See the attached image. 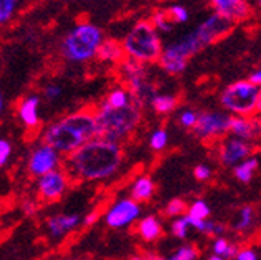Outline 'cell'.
Wrapping results in <instances>:
<instances>
[{"mask_svg": "<svg viewBox=\"0 0 261 260\" xmlns=\"http://www.w3.org/2000/svg\"><path fill=\"white\" fill-rule=\"evenodd\" d=\"M123 147L120 142L93 137L65 157V173L75 182L107 180L120 171L123 164Z\"/></svg>", "mask_w": 261, "mask_h": 260, "instance_id": "cell-1", "label": "cell"}, {"mask_svg": "<svg viewBox=\"0 0 261 260\" xmlns=\"http://www.w3.org/2000/svg\"><path fill=\"white\" fill-rule=\"evenodd\" d=\"M97 136L94 110H78L51 123L43 133V142L56 149L61 155L82 147L85 142Z\"/></svg>", "mask_w": 261, "mask_h": 260, "instance_id": "cell-2", "label": "cell"}, {"mask_svg": "<svg viewBox=\"0 0 261 260\" xmlns=\"http://www.w3.org/2000/svg\"><path fill=\"white\" fill-rule=\"evenodd\" d=\"M140 104L136 101L123 107H112L102 102V106L94 110L97 136L113 142H123L133 134L142 120Z\"/></svg>", "mask_w": 261, "mask_h": 260, "instance_id": "cell-3", "label": "cell"}, {"mask_svg": "<svg viewBox=\"0 0 261 260\" xmlns=\"http://www.w3.org/2000/svg\"><path fill=\"white\" fill-rule=\"evenodd\" d=\"M124 56L143 64L158 61L163 43L160 32L150 21H139L133 26L121 43Z\"/></svg>", "mask_w": 261, "mask_h": 260, "instance_id": "cell-4", "label": "cell"}, {"mask_svg": "<svg viewBox=\"0 0 261 260\" xmlns=\"http://www.w3.org/2000/svg\"><path fill=\"white\" fill-rule=\"evenodd\" d=\"M103 40V34L93 22H80L65 35L61 43V53L72 62L94 59Z\"/></svg>", "mask_w": 261, "mask_h": 260, "instance_id": "cell-5", "label": "cell"}, {"mask_svg": "<svg viewBox=\"0 0 261 260\" xmlns=\"http://www.w3.org/2000/svg\"><path fill=\"white\" fill-rule=\"evenodd\" d=\"M220 102L232 115L250 116L259 110L261 91L258 85H253L249 80L234 82L223 89Z\"/></svg>", "mask_w": 261, "mask_h": 260, "instance_id": "cell-6", "label": "cell"}, {"mask_svg": "<svg viewBox=\"0 0 261 260\" xmlns=\"http://www.w3.org/2000/svg\"><path fill=\"white\" fill-rule=\"evenodd\" d=\"M202 46L196 40L193 32L180 37L178 40L169 43L161 50V55L158 58L161 67L171 75H178L187 69L188 59L199 53Z\"/></svg>", "mask_w": 261, "mask_h": 260, "instance_id": "cell-7", "label": "cell"}, {"mask_svg": "<svg viewBox=\"0 0 261 260\" xmlns=\"http://www.w3.org/2000/svg\"><path fill=\"white\" fill-rule=\"evenodd\" d=\"M121 75H123L124 82L127 83L130 94L134 96L137 104L142 106V104L151 101V98L154 96V88L148 82L147 70L143 67V62H139L134 59L123 61Z\"/></svg>", "mask_w": 261, "mask_h": 260, "instance_id": "cell-8", "label": "cell"}, {"mask_svg": "<svg viewBox=\"0 0 261 260\" xmlns=\"http://www.w3.org/2000/svg\"><path fill=\"white\" fill-rule=\"evenodd\" d=\"M229 122L231 115L226 112H201L198 113L193 131L202 140H212L217 137H223L226 133H229Z\"/></svg>", "mask_w": 261, "mask_h": 260, "instance_id": "cell-9", "label": "cell"}, {"mask_svg": "<svg viewBox=\"0 0 261 260\" xmlns=\"http://www.w3.org/2000/svg\"><path fill=\"white\" fill-rule=\"evenodd\" d=\"M232 26H234V21L215 11L214 15H211L205 21H202L198 28L193 31V35L196 37V40L199 42V45L204 48L220 40V38L225 37L226 34H229Z\"/></svg>", "mask_w": 261, "mask_h": 260, "instance_id": "cell-10", "label": "cell"}, {"mask_svg": "<svg viewBox=\"0 0 261 260\" xmlns=\"http://www.w3.org/2000/svg\"><path fill=\"white\" fill-rule=\"evenodd\" d=\"M69 184H70V177L67 176V173L56 168L53 171H48L42 176H38L37 190L40 198H43L45 201H56L65 193Z\"/></svg>", "mask_w": 261, "mask_h": 260, "instance_id": "cell-11", "label": "cell"}, {"mask_svg": "<svg viewBox=\"0 0 261 260\" xmlns=\"http://www.w3.org/2000/svg\"><path fill=\"white\" fill-rule=\"evenodd\" d=\"M140 216V206L133 198H123L112 204L106 214V222L112 228H126L133 225Z\"/></svg>", "mask_w": 261, "mask_h": 260, "instance_id": "cell-12", "label": "cell"}, {"mask_svg": "<svg viewBox=\"0 0 261 260\" xmlns=\"http://www.w3.org/2000/svg\"><path fill=\"white\" fill-rule=\"evenodd\" d=\"M253 153V146L250 140H245L236 136L226 137L220 146V161L226 168H234L238 163H241L244 158L250 157Z\"/></svg>", "mask_w": 261, "mask_h": 260, "instance_id": "cell-13", "label": "cell"}, {"mask_svg": "<svg viewBox=\"0 0 261 260\" xmlns=\"http://www.w3.org/2000/svg\"><path fill=\"white\" fill-rule=\"evenodd\" d=\"M61 164V153L49 144H40L31 153L29 158V173L35 177L42 176L48 171H53Z\"/></svg>", "mask_w": 261, "mask_h": 260, "instance_id": "cell-14", "label": "cell"}, {"mask_svg": "<svg viewBox=\"0 0 261 260\" xmlns=\"http://www.w3.org/2000/svg\"><path fill=\"white\" fill-rule=\"evenodd\" d=\"M80 224H82V217L78 214H56L48 217L46 230L48 235L53 240H61L64 237H67Z\"/></svg>", "mask_w": 261, "mask_h": 260, "instance_id": "cell-15", "label": "cell"}, {"mask_svg": "<svg viewBox=\"0 0 261 260\" xmlns=\"http://www.w3.org/2000/svg\"><path fill=\"white\" fill-rule=\"evenodd\" d=\"M214 10L231 21H241L250 15V5L247 0H208Z\"/></svg>", "mask_w": 261, "mask_h": 260, "instance_id": "cell-16", "label": "cell"}, {"mask_svg": "<svg viewBox=\"0 0 261 260\" xmlns=\"http://www.w3.org/2000/svg\"><path fill=\"white\" fill-rule=\"evenodd\" d=\"M229 133L236 137L253 142L259 136V120L255 119V115L250 116H231L229 122Z\"/></svg>", "mask_w": 261, "mask_h": 260, "instance_id": "cell-17", "label": "cell"}, {"mask_svg": "<svg viewBox=\"0 0 261 260\" xmlns=\"http://www.w3.org/2000/svg\"><path fill=\"white\" fill-rule=\"evenodd\" d=\"M38 107H40V98L38 96H28L21 101L18 107V116L28 128H37L40 123Z\"/></svg>", "mask_w": 261, "mask_h": 260, "instance_id": "cell-18", "label": "cell"}, {"mask_svg": "<svg viewBox=\"0 0 261 260\" xmlns=\"http://www.w3.org/2000/svg\"><path fill=\"white\" fill-rule=\"evenodd\" d=\"M137 233L142 240L145 241H156L163 235V227L158 217L154 216H147L143 217L137 224Z\"/></svg>", "mask_w": 261, "mask_h": 260, "instance_id": "cell-19", "label": "cell"}, {"mask_svg": "<svg viewBox=\"0 0 261 260\" xmlns=\"http://www.w3.org/2000/svg\"><path fill=\"white\" fill-rule=\"evenodd\" d=\"M96 58L106 62H121L124 58V51L121 43H118L116 40H102Z\"/></svg>", "mask_w": 261, "mask_h": 260, "instance_id": "cell-20", "label": "cell"}, {"mask_svg": "<svg viewBox=\"0 0 261 260\" xmlns=\"http://www.w3.org/2000/svg\"><path fill=\"white\" fill-rule=\"evenodd\" d=\"M153 193H154V182L147 176H140L134 182L133 188H130V198L140 203L150 200L153 197Z\"/></svg>", "mask_w": 261, "mask_h": 260, "instance_id": "cell-21", "label": "cell"}, {"mask_svg": "<svg viewBox=\"0 0 261 260\" xmlns=\"http://www.w3.org/2000/svg\"><path fill=\"white\" fill-rule=\"evenodd\" d=\"M214 254L208 257L211 260H225V258H234L236 257V252L239 251V248L234 243H229L226 238L223 237H217L212 246Z\"/></svg>", "mask_w": 261, "mask_h": 260, "instance_id": "cell-22", "label": "cell"}, {"mask_svg": "<svg viewBox=\"0 0 261 260\" xmlns=\"http://www.w3.org/2000/svg\"><path fill=\"white\" fill-rule=\"evenodd\" d=\"M258 158L256 157H247L244 158L241 163H238L236 166H234V176L238 177V180L244 182V184H249V182H252L256 170H258Z\"/></svg>", "mask_w": 261, "mask_h": 260, "instance_id": "cell-23", "label": "cell"}, {"mask_svg": "<svg viewBox=\"0 0 261 260\" xmlns=\"http://www.w3.org/2000/svg\"><path fill=\"white\" fill-rule=\"evenodd\" d=\"M256 222V211L253 206H244L238 214L236 222H234V230L238 233H247L255 227Z\"/></svg>", "mask_w": 261, "mask_h": 260, "instance_id": "cell-24", "label": "cell"}, {"mask_svg": "<svg viewBox=\"0 0 261 260\" xmlns=\"http://www.w3.org/2000/svg\"><path fill=\"white\" fill-rule=\"evenodd\" d=\"M133 101H136V99H134L133 94H130L129 89L115 88L107 94V98L103 102L109 104V106H112V107H123V106H126V104L133 102Z\"/></svg>", "mask_w": 261, "mask_h": 260, "instance_id": "cell-25", "label": "cell"}, {"mask_svg": "<svg viewBox=\"0 0 261 260\" xmlns=\"http://www.w3.org/2000/svg\"><path fill=\"white\" fill-rule=\"evenodd\" d=\"M150 104L156 112L164 115V113H171L177 107V98L171 94H158L151 98Z\"/></svg>", "mask_w": 261, "mask_h": 260, "instance_id": "cell-26", "label": "cell"}, {"mask_svg": "<svg viewBox=\"0 0 261 260\" xmlns=\"http://www.w3.org/2000/svg\"><path fill=\"white\" fill-rule=\"evenodd\" d=\"M19 0H0V26L8 24L15 18Z\"/></svg>", "mask_w": 261, "mask_h": 260, "instance_id": "cell-27", "label": "cell"}, {"mask_svg": "<svg viewBox=\"0 0 261 260\" xmlns=\"http://www.w3.org/2000/svg\"><path fill=\"white\" fill-rule=\"evenodd\" d=\"M150 22L154 26V29L158 32H169V31H172V28H174V22L171 21V18H169L166 10L156 11L153 15V18L150 19Z\"/></svg>", "mask_w": 261, "mask_h": 260, "instance_id": "cell-28", "label": "cell"}, {"mask_svg": "<svg viewBox=\"0 0 261 260\" xmlns=\"http://www.w3.org/2000/svg\"><path fill=\"white\" fill-rule=\"evenodd\" d=\"M167 142H169V134L166 129H156V131L151 133L150 136V147L154 150V152H161L166 149L167 146Z\"/></svg>", "mask_w": 261, "mask_h": 260, "instance_id": "cell-29", "label": "cell"}, {"mask_svg": "<svg viewBox=\"0 0 261 260\" xmlns=\"http://www.w3.org/2000/svg\"><path fill=\"white\" fill-rule=\"evenodd\" d=\"M166 13L169 15V18H171V21L174 22V26L175 24H184L190 18V13L184 5H172V7L166 8Z\"/></svg>", "mask_w": 261, "mask_h": 260, "instance_id": "cell-30", "label": "cell"}, {"mask_svg": "<svg viewBox=\"0 0 261 260\" xmlns=\"http://www.w3.org/2000/svg\"><path fill=\"white\" fill-rule=\"evenodd\" d=\"M187 214L190 217H194V219H207L208 214H211V207H208V204L204 200H196L188 207V212Z\"/></svg>", "mask_w": 261, "mask_h": 260, "instance_id": "cell-31", "label": "cell"}, {"mask_svg": "<svg viewBox=\"0 0 261 260\" xmlns=\"http://www.w3.org/2000/svg\"><path fill=\"white\" fill-rule=\"evenodd\" d=\"M172 233H174V237L175 238H178V240H185L187 238V235H188V230L191 228L190 227V224H188V220H187V217L184 216H178V219H175L174 222H172Z\"/></svg>", "mask_w": 261, "mask_h": 260, "instance_id": "cell-32", "label": "cell"}, {"mask_svg": "<svg viewBox=\"0 0 261 260\" xmlns=\"http://www.w3.org/2000/svg\"><path fill=\"white\" fill-rule=\"evenodd\" d=\"M199 257V251L194 248V246H184V248H178L171 257V260H196Z\"/></svg>", "mask_w": 261, "mask_h": 260, "instance_id": "cell-33", "label": "cell"}, {"mask_svg": "<svg viewBox=\"0 0 261 260\" xmlns=\"http://www.w3.org/2000/svg\"><path fill=\"white\" fill-rule=\"evenodd\" d=\"M187 211V203L184 200H180V198H174L167 203L166 206V214L169 217H178L181 216Z\"/></svg>", "mask_w": 261, "mask_h": 260, "instance_id": "cell-34", "label": "cell"}, {"mask_svg": "<svg viewBox=\"0 0 261 260\" xmlns=\"http://www.w3.org/2000/svg\"><path fill=\"white\" fill-rule=\"evenodd\" d=\"M196 119H198V112H194V110H184L180 113L178 116V122L180 125L184 126V128H193L194 123H196Z\"/></svg>", "mask_w": 261, "mask_h": 260, "instance_id": "cell-35", "label": "cell"}, {"mask_svg": "<svg viewBox=\"0 0 261 260\" xmlns=\"http://www.w3.org/2000/svg\"><path fill=\"white\" fill-rule=\"evenodd\" d=\"M225 225L223 224H217V222H212V220H205V228H204V233L207 235H214V237H221L225 233Z\"/></svg>", "mask_w": 261, "mask_h": 260, "instance_id": "cell-36", "label": "cell"}, {"mask_svg": "<svg viewBox=\"0 0 261 260\" xmlns=\"http://www.w3.org/2000/svg\"><path fill=\"white\" fill-rule=\"evenodd\" d=\"M11 157V144L7 139H0V168L5 166Z\"/></svg>", "mask_w": 261, "mask_h": 260, "instance_id": "cell-37", "label": "cell"}, {"mask_svg": "<svg viewBox=\"0 0 261 260\" xmlns=\"http://www.w3.org/2000/svg\"><path fill=\"white\" fill-rule=\"evenodd\" d=\"M212 176V170H211V166L208 164H198L194 168V177L198 179V180H208Z\"/></svg>", "mask_w": 261, "mask_h": 260, "instance_id": "cell-38", "label": "cell"}, {"mask_svg": "<svg viewBox=\"0 0 261 260\" xmlns=\"http://www.w3.org/2000/svg\"><path fill=\"white\" fill-rule=\"evenodd\" d=\"M234 258H238V260H258V252L250 249V248L239 249L236 252V257H234Z\"/></svg>", "mask_w": 261, "mask_h": 260, "instance_id": "cell-39", "label": "cell"}, {"mask_svg": "<svg viewBox=\"0 0 261 260\" xmlns=\"http://www.w3.org/2000/svg\"><path fill=\"white\" fill-rule=\"evenodd\" d=\"M43 93H45V96L51 101V99H58L61 94H62V88L59 86V85H48L45 89H43Z\"/></svg>", "mask_w": 261, "mask_h": 260, "instance_id": "cell-40", "label": "cell"}, {"mask_svg": "<svg viewBox=\"0 0 261 260\" xmlns=\"http://www.w3.org/2000/svg\"><path fill=\"white\" fill-rule=\"evenodd\" d=\"M22 209H24V212L28 214V216H34L37 212V209H38V206L34 201H28V203H24Z\"/></svg>", "mask_w": 261, "mask_h": 260, "instance_id": "cell-41", "label": "cell"}, {"mask_svg": "<svg viewBox=\"0 0 261 260\" xmlns=\"http://www.w3.org/2000/svg\"><path fill=\"white\" fill-rule=\"evenodd\" d=\"M249 82H252L253 85H261V70L259 69H256L255 72H252L250 74V77H249Z\"/></svg>", "mask_w": 261, "mask_h": 260, "instance_id": "cell-42", "label": "cell"}, {"mask_svg": "<svg viewBox=\"0 0 261 260\" xmlns=\"http://www.w3.org/2000/svg\"><path fill=\"white\" fill-rule=\"evenodd\" d=\"M96 214H89V216H86V219L83 220V224L85 225H89V224H94V220H96Z\"/></svg>", "mask_w": 261, "mask_h": 260, "instance_id": "cell-43", "label": "cell"}, {"mask_svg": "<svg viewBox=\"0 0 261 260\" xmlns=\"http://www.w3.org/2000/svg\"><path fill=\"white\" fill-rule=\"evenodd\" d=\"M4 107H5V101H4V96H2V93H0V113H2Z\"/></svg>", "mask_w": 261, "mask_h": 260, "instance_id": "cell-44", "label": "cell"}]
</instances>
